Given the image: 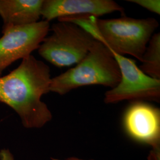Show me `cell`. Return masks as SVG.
Instances as JSON below:
<instances>
[{
    "instance_id": "obj_1",
    "label": "cell",
    "mask_w": 160,
    "mask_h": 160,
    "mask_svg": "<svg viewBox=\"0 0 160 160\" xmlns=\"http://www.w3.org/2000/svg\"><path fill=\"white\" fill-rule=\"evenodd\" d=\"M51 80L49 67L31 55L0 77V102L17 113L24 128H41L52 119L51 110L41 100L50 92Z\"/></svg>"
},
{
    "instance_id": "obj_2",
    "label": "cell",
    "mask_w": 160,
    "mask_h": 160,
    "mask_svg": "<svg viewBox=\"0 0 160 160\" xmlns=\"http://www.w3.org/2000/svg\"><path fill=\"white\" fill-rule=\"evenodd\" d=\"M120 69L109 48L96 40L86 57L75 67L52 78L50 92L63 96L81 87L100 85L113 88L120 82Z\"/></svg>"
},
{
    "instance_id": "obj_3",
    "label": "cell",
    "mask_w": 160,
    "mask_h": 160,
    "mask_svg": "<svg viewBox=\"0 0 160 160\" xmlns=\"http://www.w3.org/2000/svg\"><path fill=\"white\" fill-rule=\"evenodd\" d=\"M158 26V22L152 17L96 18L92 35L110 51L123 56L131 55L141 62L149 42Z\"/></svg>"
},
{
    "instance_id": "obj_4",
    "label": "cell",
    "mask_w": 160,
    "mask_h": 160,
    "mask_svg": "<svg viewBox=\"0 0 160 160\" xmlns=\"http://www.w3.org/2000/svg\"><path fill=\"white\" fill-rule=\"evenodd\" d=\"M50 30L51 34L43 40L38 53L59 68L80 63L96 40L91 33L75 23L58 21L52 26Z\"/></svg>"
},
{
    "instance_id": "obj_5",
    "label": "cell",
    "mask_w": 160,
    "mask_h": 160,
    "mask_svg": "<svg viewBox=\"0 0 160 160\" xmlns=\"http://www.w3.org/2000/svg\"><path fill=\"white\" fill-rule=\"evenodd\" d=\"M110 51L118 64L121 77L117 86L105 92V103L114 104L123 100L159 103L160 80L144 74L132 59Z\"/></svg>"
},
{
    "instance_id": "obj_6",
    "label": "cell",
    "mask_w": 160,
    "mask_h": 160,
    "mask_svg": "<svg viewBox=\"0 0 160 160\" xmlns=\"http://www.w3.org/2000/svg\"><path fill=\"white\" fill-rule=\"evenodd\" d=\"M50 31L49 22L42 20L23 26L2 28L0 38V75L12 63L31 55L39 49Z\"/></svg>"
},
{
    "instance_id": "obj_7",
    "label": "cell",
    "mask_w": 160,
    "mask_h": 160,
    "mask_svg": "<svg viewBox=\"0 0 160 160\" xmlns=\"http://www.w3.org/2000/svg\"><path fill=\"white\" fill-rule=\"evenodd\" d=\"M123 126L128 137L152 149L160 147V109L145 102H133L125 110Z\"/></svg>"
},
{
    "instance_id": "obj_8",
    "label": "cell",
    "mask_w": 160,
    "mask_h": 160,
    "mask_svg": "<svg viewBox=\"0 0 160 160\" xmlns=\"http://www.w3.org/2000/svg\"><path fill=\"white\" fill-rule=\"evenodd\" d=\"M123 8L112 0H43L41 16L49 22L55 18L92 16L98 17Z\"/></svg>"
},
{
    "instance_id": "obj_9",
    "label": "cell",
    "mask_w": 160,
    "mask_h": 160,
    "mask_svg": "<svg viewBox=\"0 0 160 160\" xmlns=\"http://www.w3.org/2000/svg\"><path fill=\"white\" fill-rule=\"evenodd\" d=\"M43 0H0L2 28L23 26L39 22Z\"/></svg>"
},
{
    "instance_id": "obj_10",
    "label": "cell",
    "mask_w": 160,
    "mask_h": 160,
    "mask_svg": "<svg viewBox=\"0 0 160 160\" xmlns=\"http://www.w3.org/2000/svg\"><path fill=\"white\" fill-rule=\"evenodd\" d=\"M139 68L144 74L156 80H160V33L151 37L143 53Z\"/></svg>"
},
{
    "instance_id": "obj_11",
    "label": "cell",
    "mask_w": 160,
    "mask_h": 160,
    "mask_svg": "<svg viewBox=\"0 0 160 160\" xmlns=\"http://www.w3.org/2000/svg\"><path fill=\"white\" fill-rule=\"evenodd\" d=\"M127 1L136 4L157 14H160V0H127Z\"/></svg>"
},
{
    "instance_id": "obj_12",
    "label": "cell",
    "mask_w": 160,
    "mask_h": 160,
    "mask_svg": "<svg viewBox=\"0 0 160 160\" xmlns=\"http://www.w3.org/2000/svg\"><path fill=\"white\" fill-rule=\"evenodd\" d=\"M52 160H61L59 159H56V158H51ZM0 160H14V157L12 156V153L9 151H6L2 152L1 154L0 155ZM67 160H83V159H80L78 158H75V157H71L69 158Z\"/></svg>"
},
{
    "instance_id": "obj_13",
    "label": "cell",
    "mask_w": 160,
    "mask_h": 160,
    "mask_svg": "<svg viewBox=\"0 0 160 160\" xmlns=\"http://www.w3.org/2000/svg\"><path fill=\"white\" fill-rule=\"evenodd\" d=\"M148 160H160V147L152 149L148 157Z\"/></svg>"
}]
</instances>
